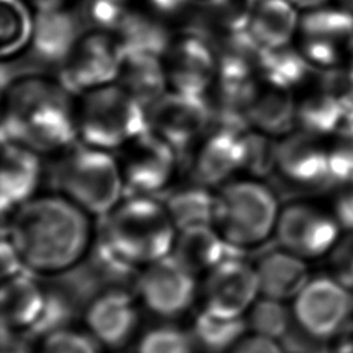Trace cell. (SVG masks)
<instances>
[{"label": "cell", "mask_w": 353, "mask_h": 353, "mask_svg": "<svg viewBox=\"0 0 353 353\" xmlns=\"http://www.w3.org/2000/svg\"><path fill=\"white\" fill-rule=\"evenodd\" d=\"M334 1H335V6H338L339 8L353 14V0H334Z\"/></svg>", "instance_id": "bcb514c9"}, {"label": "cell", "mask_w": 353, "mask_h": 353, "mask_svg": "<svg viewBox=\"0 0 353 353\" xmlns=\"http://www.w3.org/2000/svg\"><path fill=\"white\" fill-rule=\"evenodd\" d=\"M1 143L0 204L3 215H7L34 197L43 178V164L37 152L14 142Z\"/></svg>", "instance_id": "ffe728a7"}, {"label": "cell", "mask_w": 353, "mask_h": 353, "mask_svg": "<svg viewBox=\"0 0 353 353\" xmlns=\"http://www.w3.org/2000/svg\"><path fill=\"white\" fill-rule=\"evenodd\" d=\"M296 327L317 341L339 335L352 320V291L332 276L310 279L291 307Z\"/></svg>", "instance_id": "30bf717a"}, {"label": "cell", "mask_w": 353, "mask_h": 353, "mask_svg": "<svg viewBox=\"0 0 353 353\" xmlns=\"http://www.w3.org/2000/svg\"><path fill=\"white\" fill-rule=\"evenodd\" d=\"M301 17L288 0H258L248 7L247 30L261 48L291 44Z\"/></svg>", "instance_id": "603a6c76"}, {"label": "cell", "mask_w": 353, "mask_h": 353, "mask_svg": "<svg viewBox=\"0 0 353 353\" xmlns=\"http://www.w3.org/2000/svg\"><path fill=\"white\" fill-rule=\"evenodd\" d=\"M247 131L210 125L190 152L193 181L210 188L229 182L236 171H241Z\"/></svg>", "instance_id": "2e32d148"}, {"label": "cell", "mask_w": 353, "mask_h": 353, "mask_svg": "<svg viewBox=\"0 0 353 353\" xmlns=\"http://www.w3.org/2000/svg\"><path fill=\"white\" fill-rule=\"evenodd\" d=\"M33 6L37 10H46V8H54V7H61L63 0H30Z\"/></svg>", "instance_id": "f6af8a7d"}, {"label": "cell", "mask_w": 353, "mask_h": 353, "mask_svg": "<svg viewBox=\"0 0 353 353\" xmlns=\"http://www.w3.org/2000/svg\"><path fill=\"white\" fill-rule=\"evenodd\" d=\"M98 239L134 268L171 255L176 228L163 201L149 196H127L101 216Z\"/></svg>", "instance_id": "3957f363"}, {"label": "cell", "mask_w": 353, "mask_h": 353, "mask_svg": "<svg viewBox=\"0 0 353 353\" xmlns=\"http://www.w3.org/2000/svg\"><path fill=\"white\" fill-rule=\"evenodd\" d=\"M148 117L150 130L168 142L181 159L208 130L211 109L207 98L170 90L148 108Z\"/></svg>", "instance_id": "7c38bea8"}, {"label": "cell", "mask_w": 353, "mask_h": 353, "mask_svg": "<svg viewBox=\"0 0 353 353\" xmlns=\"http://www.w3.org/2000/svg\"><path fill=\"white\" fill-rule=\"evenodd\" d=\"M135 290L153 314L174 319L192 306L196 296V276L168 255L143 268Z\"/></svg>", "instance_id": "4fadbf2b"}, {"label": "cell", "mask_w": 353, "mask_h": 353, "mask_svg": "<svg viewBox=\"0 0 353 353\" xmlns=\"http://www.w3.org/2000/svg\"><path fill=\"white\" fill-rule=\"evenodd\" d=\"M339 233L341 225L334 212L307 201L283 207L274 230L279 245L305 261L330 254Z\"/></svg>", "instance_id": "8fae6325"}, {"label": "cell", "mask_w": 353, "mask_h": 353, "mask_svg": "<svg viewBox=\"0 0 353 353\" xmlns=\"http://www.w3.org/2000/svg\"><path fill=\"white\" fill-rule=\"evenodd\" d=\"M171 255L196 276L243 252L232 247L212 225H204L179 230Z\"/></svg>", "instance_id": "44dd1931"}, {"label": "cell", "mask_w": 353, "mask_h": 353, "mask_svg": "<svg viewBox=\"0 0 353 353\" xmlns=\"http://www.w3.org/2000/svg\"><path fill=\"white\" fill-rule=\"evenodd\" d=\"M163 62L171 91L207 98L218 69L216 52L210 41L185 32L172 39Z\"/></svg>", "instance_id": "5bb4252c"}, {"label": "cell", "mask_w": 353, "mask_h": 353, "mask_svg": "<svg viewBox=\"0 0 353 353\" xmlns=\"http://www.w3.org/2000/svg\"><path fill=\"white\" fill-rule=\"evenodd\" d=\"M330 266L332 277L353 291V230L341 236L330 251Z\"/></svg>", "instance_id": "74e56055"}, {"label": "cell", "mask_w": 353, "mask_h": 353, "mask_svg": "<svg viewBox=\"0 0 353 353\" xmlns=\"http://www.w3.org/2000/svg\"><path fill=\"white\" fill-rule=\"evenodd\" d=\"M276 171L301 188H330V150L321 137L303 131L291 132L279 141Z\"/></svg>", "instance_id": "e0dca14e"}, {"label": "cell", "mask_w": 353, "mask_h": 353, "mask_svg": "<svg viewBox=\"0 0 353 353\" xmlns=\"http://www.w3.org/2000/svg\"><path fill=\"white\" fill-rule=\"evenodd\" d=\"M335 353H353V320L341 331Z\"/></svg>", "instance_id": "7bdbcfd3"}, {"label": "cell", "mask_w": 353, "mask_h": 353, "mask_svg": "<svg viewBox=\"0 0 353 353\" xmlns=\"http://www.w3.org/2000/svg\"><path fill=\"white\" fill-rule=\"evenodd\" d=\"M280 210L274 192L265 183L256 179L229 181L215 193L212 226L243 252L274 234Z\"/></svg>", "instance_id": "5b68a950"}, {"label": "cell", "mask_w": 353, "mask_h": 353, "mask_svg": "<svg viewBox=\"0 0 353 353\" xmlns=\"http://www.w3.org/2000/svg\"><path fill=\"white\" fill-rule=\"evenodd\" d=\"M305 87L307 91L296 99V128L321 138L334 135L342 123L346 108L316 79Z\"/></svg>", "instance_id": "83f0119b"}, {"label": "cell", "mask_w": 353, "mask_h": 353, "mask_svg": "<svg viewBox=\"0 0 353 353\" xmlns=\"http://www.w3.org/2000/svg\"><path fill=\"white\" fill-rule=\"evenodd\" d=\"M0 248H1L0 250V270H1L3 280L26 270L18 251L15 250L12 243L4 234H3Z\"/></svg>", "instance_id": "60d3db41"}, {"label": "cell", "mask_w": 353, "mask_h": 353, "mask_svg": "<svg viewBox=\"0 0 353 353\" xmlns=\"http://www.w3.org/2000/svg\"><path fill=\"white\" fill-rule=\"evenodd\" d=\"M176 228L183 230L193 226L212 225L215 211V193L199 182L172 189L161 200Z\"/></svg>", "instance_id": "f546056e"}, {"label": "cell", "mask_w": 353, "mask_h": 353, "mask_svg": "<svg viewBox=\"0 0 353 353\" xmlns=\"http://www.w3.org/2000/svg\"><path fill=\"white\" fill-rule=\"evenodd\" d=\"M77 12L54 7L37 10L28 44L30 59L37 65L59 66L65 62L80 36L85 32Z\"/></svg>", "instance_id": "ac0fdd59"}, {"label": "cell", "mask_w": 353, "mask_h": 353, "mask_svg": "<svg viewBox=\"0 0 353 353\" xmlns=\"http://www.w3.org/2000/svg\"><path fill=\"white\" fill-rule=\"evenodd\" d=\"M74 97L58 79L26 74L11 80L3 98L1 142L39 154L63 152L79 138Z\"/></svg>", "instance_id": "7a4b0ae2"}, {"label": "cell", "mask_w": 353, "mask_h": 353, "mask_svg": "<svg viewBox=\"0 0 353 353\" xmlns=\"http://www.w3.org/2000/svg\"><path fill=\"white\" fill-rule=\"evenodd\" d=\"M228 353H283L277 341L256 334L243 336Z\"/></svg>", "instance_id": "ab89813d"}, {"label": "cell", "mask_w": 353, "mask_h": 353, "mask_svg": "<svg viewBox=\"0 0 353 353\" xmlns=\"http://www.w3.org/2000/svg\"><path fill=\"white\" fill-rule=\"evenodd\" d=\"M332 212L341 228L353 230V181L338 188Z\"/></svg>", "instance_id": "f35d334b"}, {"label": "cell", "mask_w": 353, "mask_h": 353, "mask_svg": "<svg viewBox=\"0 0 353 353\" xmlns=\"http://www.w3.org/2000/svg\"><path fill=\"white\" fill-rule=\"evenodd\" d=\"M292 312L281 301L262 296L247 312L245 323L254 334L280 341L291 331Z\"/></svg>", "instance_id": "d6a6232c"}, {"label": "cell", "mask_w": 353, "mask_h": 353, "mask_svg": "<svg viewBox=\"0 0 353 353\" xmlns=\"http://www.w3.org/2000/svg\"><path fill=\"white\" fill-rule=\"evenodd\" d=\"M255 270L259 294L281 302L294 299L310 280L305 259L281 247L266 252Z\"/></svg>", "instance_id": "7402d4cb"}, {"label": "cell", "mask_w": 353, "mask_h": 353, "mask_svg": "<svg viewBox=\"0 0 353 353\" xmlns=\"http://www.w3.org/2000/svg\"><path fill=\"white\" fill-rule=\"evenodd\" d=\"M250 125L272 137H285L296 127V98L294 91L259 84L248 110Z\"/></svg>", "instance_id": "4316f807"}, {"label": "cell", "mask_w": 353, "mask_h": 353, "mask_svg": "<svg viewBox=\"0 0 353 353\" xmlns=\"http://www.w3.org/2000/svg\"><path fill=\"white\" fill-rule=\"evenodd\" d=\"M178 159L176 150L152 130L127 143L117 159L124 197L164 193L176 172Z\"/></svg>", "instance_id": "9c48e42d"}, {"label": "cell", "mask_w": 353, "mask_h": 353, "mask_svg": "<svg viewBox=\"0 0 353 353\" xmlns=\"http://www.w3.org/2000/svg\"><path fill=\"white\" fill-rule=\"evenodd\" d=\"M150 130L148 109L117 83L80 95L77 132L80 142L113 152Z\"/></svg>", "instance_id": "8992f818"}, {"label": "cell", "mask_w": 353, "mask_h": 353, "mask_svg": "<svg viewBox=\"0 0 353 353\" xmlns=\"http://www.w3.org/2000/svg\"><path fill=\"white\" fill-rule=\"evenodd\" d=\"M288 1L292 3L296 8H303V10L309 11V10H314V8L328 6V3L331 0H288Z\"/></svg>", "instance_id": "ee69618b"}, {"label": "cell", "mask_w": 353, "mask_h": 353, "mask_svg": "<svg viewBox=\"0 0 353 353\" xmlns=\"http://www.w3.org/2000/svg\"><path fill=\"white\" fill-rule=\"evenodd\" d=\"M116 83L146 109L168 91L163 58L153 54H124Z\"/></svg>", "instance_id": "d4e9b609"}, {"label": "cell", "mask_w": 353, "mask_h": 353, "mask_svg": "<svg viewBox=\"0 0 353 353\" xmlns=\"http://www.w3.org/2000/svg\"><path fill=\"white\" fill-rule=\"evenodd\" d=\"M255 72L261 83L294 91L305 87L317 69L291 43L276 48H261Z\"/></svg>", "instance_id": "484cf974"}, {"label": "cell", "mask_w": 353, "mask_h": 353, "mask_svg": "<svg viewBox=\"0 0 353 353\" xmlns=\"http://www.w3.org/2000/svg\"><path fill=\"white\" fill-rule=\"evenodd\" d=\"M46 305V290L29 273L22 272L3 280L0 292L1 327L30 330L40 319Z\"/></svg>", "instance_id": "cb8c5ba5"}, {"label": "cell", "mask_w": 353, "mask_h": 353, "mask_svg": "<svg viewBox=\"0 0 353 353\" xmlns=\"http://www.w3.org/2000/svg\"><path fill=\"white\" fill-rule=\"evenodd\" d=\"M3 234L26 270L51 276L77 266L94 243L90 215L59 193L34 196L18 207Z\"/></svg>", "instance_id": "6da1fadb"}, {"label": "cell", "mask_w": 353, "mask_h": 353, "mask_svg": "<svg viewBox=\"0 0 353 353\" xmlns=\"http://www.w3.org/2000/svg\"><path fill=\"white\" fill-rule=\"evenodd\" d=\"M90 335L103 346H124L138 325V312L132 296L125 290H106L85 309Z\"/></svg>", "instance_id": "d6986e66"}, {"label": "cell", "mask_w": 353, "mask_h": 353, "mask_svg": "<svg viewBox=\"0 0 353 353\" xmlns=\"http://www.w3.org/2000/svg\"><path fill=\"white\" fill-rule=\"evenodd\" d=\"M245 328L244 317H223L201 309L194 317L190 334L196 349L207 353H228L244 336Z\"/></svg>", "instance_id": "4dcf8cb0"}, {"label": "cell", "mask_w": 353, "mask_h": 353, "mask_svg": "<svg viewBox=\"0 0 353 353\" xmlns=\"http://www.w3.org/2000/svg\"><path fill=\"white\" fill-rule=\"evenodd\" d=\"M113 33L119 39L124 54L143 52L161 58L174 39L163 18L138 10H130Z\"/></svg>", "instance_id": "f1b7e54d"}, {"label": "cell", "mask_w": 353, "mask_h": 353, "mask_svg": "<svg viewBox=\"0 0 353 353\" xmlns=\"http://www.w3.org/2000/svg\"><path fill=\"white\" fill-rule=\"evenodd\" d=\"M279 142L274 137L254 130L244 134L243 170L252 178H265L277 165Z\"/></svg>", "instance_id": "836d02e7"}, {"label": "cell", "mask_w": 353, "mask_h": 353, "mask_svg": "<svg viewBox=\"0 0 353 353\" xmlns=\"http://www.w3.org/2000/svg\"><path fill=\"white\" fill-rule=\"evenodd\" d=\"M1 353H33V350L21 331L1 327Z\"/></svg>", "instance_id": "b9f144b4"}, {"label": "cell", "mask_w": 353, "mask_h": 353, "mask_svg": "<svg viewBox=\"0 0 353 353\" xmlns=\"http://www.w3.org/2000/svg\"><path fill=\"white\" fill-rule=\"evenodd\" d=\"M33 17L21 0H1L0 48L3 57H14L23 51L30 40Z\"/></svg>", "instance_id": "1f68e13d"}, {"label": "cell", "mask_w": 353, "mask_h": 353, "mask_svg": "<svg viewBox=\"0 0 353 353\" xmlns=\"http://www.w3.org/2000/svg\"><path fill=\"white\" fill-rule=\"evenodd\" d=\"M259 295L255 266L232 256L212 268L203 283V309L223 317H244Z\"/></svg>", "instance_id": "9a60e30c"}, {"label": "cell", "mask_w": 353, "mask_h": 353, "mask_svg": "<svg viewBox=\"0 0 353 353\" xmlns=\"http://www.w3.org/2000/svg\"><path fill=\"white\" fill-rule=\"evenodd\" d=\"M51 183L90 216H103L124 196L119 161L110 152L73 143L57 159L51 171Z\"/></svg>", "instance_id": "277c9868"}, {"label": "cell", "mask_w": 353, "mask_h": 353, "mask_svg": "<svg viewBox=\"0 0 353 353\" xmlns=\"http://www.w3.org/2000/svg\"><path fill=\"white\" fill-rule=\"evenodd\" d=\"M296 47L316 69H334L353 61V14L338 6L306 11L296 32Z\"/></svg>", "instance_id": "52a82bcc"}, {"label": "cell", "mask_w": 353, "mask_h": 353, "mask_svg": "<svg viewBox=\"0 0 353 353\" xmlns=\"http://www.w3.org/2000/svg\"><path fill=\"white\" fill-rule=\"evenodd\" d=\"M124 51L116 34L85 30L58 69V80L73 95L117 81Z\"/></svg>", "instance_id": "ba28073f"}, {"label": "cell", "mask_w": 353, "mask_h": 353, "mask_svg": "<svg viewBox=\"0 0 353 353\" xmlns=\"http://www.w3.org/2000/svg\"><path fill=\"white\" fill-rule=\"evenodd\" d=\"M39 353H98V346L91 335L63 328L44 336Z\"/></svg>", "instance_id": "8d00e7d4"}, {"label": "cell", "mask_w": 353, "mask_h": 353, "mask_svg": "<svg viewBox=\"0 0 353 353\" xmlns=\"http://www.w3.org/2000/svg\"><path fill=\"white\" fill-rule=\"evenodd\" d=\"M128 11L125 0H83L77 14L88 30L114 32Z\"/></svg>", "instance_id": "d590c367"}, {"label": "cell", "mask_w": 353, "mask_h": 353, "mask_svg": "<svg viewBox=\"0 0 353 353\" xmlns=\"http://www.w3.org/2000/svg\"><path fill=\"white\" fill-rule=\"evenodd\" d=\"M194 350L192 334L174 325H160L146 331L137 347V353H194Z\"/></svg>", "instance_id": "e575fe53"}]
</instances>
